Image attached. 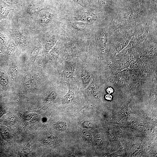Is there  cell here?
Here are the masks:
<instances>
[{"instance_id":"cell-13","label":"cell","mask_w":157,"mask_h":157,"mask_svg":"<svg viewBox=\"0 0 157 157\" xmlns=\"http://www.w3.org/2000/svg\"><path fill=\"white\" fill-rule=\"evenodd\" d=\"M93 92L94 93V95L95 97H97V95H98L99 97L100 94L99 90L97 88H94L93 90Z\"/></svg>"},{"instance_id":"cell-8","label":"cell","mask_w":157,"mask_h":157,"mask_svg":"<svg viewBox=\"0 0 157 157\" xmlns=\"http://www.w3.org/2000/svg\"><path fill=\"white\" fill-rule=\"evenodd\" d=\"M106 38L104 35H102L99 38V43L100 46L103 47L105 46L106 42Z\"/></svg>"},{"instance_id":"cell-9","label":"cell","mask_w":157,"mask_h":157,"mask_svg":"<svg viewBox=\"0 0 157 157\" xmlns=\"http://www.w3.org/2000/svg\"><path fill=\"white\" fill-rule=\"evenodd\" d=\"M57 127L59 130L62 131H65L67 128L66 124L64 122H61L58 123L57 125Z\"/></svg>"},{"instance_id":"cell-6","label":"cell","mask_w":157,"mask_h":157,"mask_svg":"<svg viewBox=\"0 0 157 157\" xmlns=\"http://www.w3.org/2000/svg\"><path fill=\"white\" fill-rule=\"evenodd\" d=\"M128 43L127 40H123L121 42L117 45L116 47V50L117 51L119 52L124 47H126Z\"/></svg>"},{"instance_id":"cell-5","label":"cell","mask_w":157,"mask_h":157,"mask_svg":"<svg viewBox=\"0 0 157 157\" xmlns=\"http://www.w3.org/2000/svg\"><path fill=\"white\" fill-rule=\"evenodd\" d=\"M55 43L54 39L52 38L48 40L46 45L45 48L47 50L50 49L53 46Z\"/></svg>"},{"instance_id":"cell-3","label":"cell","mask_w":157,"mask_h":157,"mask_svg":"<svg viewBox=\"0 0 157 157\" xmlns=\"http://www.w3.org/2000/svg\"><path fill=\"white\" fill-rule=\"evenodd\" d=\"M74 95V92L73 90L69 89L68 92L63 98L64 102L66 104L71 103L73 99Z\"/></svg>"},{"instance_id":"cell-17","label":"cell","mask_w":157,"mask_h":157,"mask_svg":"<svg viewBox=\"0 0 157 157\" xmlns=\"http://www.w3.org/2000/svg\"><path fill=\"white\" fill-rule=\"evenodd\" d=\"M105 98L107 100L111 101L112 100V96L109 94H106L105 96Z\"/></svg>"},{"instance_id":"cell-15","label":"cell","mask_w":157,"mask_h":157,"mask_svg":"<svg viewBox=\"0 0 157 157\" xmlns=\"http://www.w3.org/2000/svg\"><path fill=\"white\" fill-rule=\"evenodd\" d=\"M107 92L109 94L113 92V90L111 87H108L106 89Z\"/></svg>"},{"instance_id":"cell-7","label":"cell","mask_w":157,"mask_h":157,"mask_svg":"<svg viewBox=\"0 0 157 157\" xmlns=\"http://www.w3.org/2000/svg\"><path fill=\"white\" fill-rule=\"evenodd\" d=\"M39 51V47H36L33 50L31 55V60L33 62L35 60L37 56Z\"/></svg>"},{"instance_id":"cell-16","label":"cell","mask_w":157,"mask_h":157,"mask_svg":"<svg viewBox=\"0 0 157 157\" xmlns=\"http://www.w3.org/2000/svg\"><path fill=\"white\" fill-rule=\"evenodd\" d=\"M83 126L85 128H90V124L88 122H85L83 124Z\"/></svg>"},{"instance_id":"cell-2","label":"cell","mask_w":157,"mask_h":157,"mask_svg":"<svg viewBox=\"0 0 157 157\" xmlns=\"http://www.w3.org/2000/svg\"><path fill=\"white\" fill-rule=\"evenodd\" d=\"M81 78L84 84L89 83L91 79V76L89 72L85 68L81 70Z\"/></svg>"},{"instance_id":"cell-18","label":"cell","mask_w":157,"mask_h":157,"mask_svg":"<svg viewBox=\"0 0 157 157\" xmlns=\"http://www.w3.org/2000/svg\"><path fill=\"white\" fill-rule=\"evenodd\" d=\"M11 2L14 5L17 4L19 2V0H10Z\"/></svg>"},{"instance_id":"cell-12","label":"cell","mask_w":157,"mask_h":157,"mask_svg":"<svg viewBox=\"0 0 157 157\" xmlns=\"http://www.w3.org/2000/svg\"><path fill=\"white\" fill-rule=\"evenodd\" d=\"M82 135L83 138L86 140H89L90 138V135L88 132L86 131H83L82 133Z\"/></svg>"},{"instance_id":"cell-11","label":"cell","mask_w":157,"mask_h":157,"mask_svg":"<svg viewBox=\"0 0 157 157\" xmlns=\"http://www.w3.org/2000/svg\"><path fill=\"white\" fill-rule=\"evenodd\" d=\"M57 95V94L56 92H52L48 97L47 100L49 101H53L55 99Z\"/></svg>"},{"instance_id":"cell-1","label":"cell","mask_w":157,"mask_h":157,"mask_svg":"<svg viewBox=\"0 0 157 157\" xmlns=\"http://www.w3.org/2000/svg\"><path fill=\"white\" fill-rule=\"evenodd\" d=\"M74 70V65L72 63L67 65L64 74V79L68 81L72 78Z\"/></svg>"},{"instance_id":"cell-14","label":"cell","mask_w":157,"mask_h":157,"mask_svg":"<svg viewBox=\"0 0 157 157\" xmlns=\"http://www.w3.org/2000/svg\"><path fill=\"white\" fill-rule=\"evenodd\" d=\"M46 15L45 16L43 17V18L42 19V22H45L48 20V19H49V18H50L51 16L49 14Z\"/></svg>"},{"instance_id":"cell-10","label":"cell","mask_w":157,"mask_h":157,"mask_svg":"<svg viewBox=\"0 0 157 157\" xmlns=\"http://www.w3.org/2000/svg\"><path fill=\"white\" fill-rule=\"evenodd\" d=\"M54 141V140L53 139L47 138L43 140V143L45 145H49L53 144Z\"/></svg>"},{"instance_id":"cell-4","label":"cell","mask_w":157,"mask_h":157,"mask_svg":"<svg viewBox=\"0 0 157 157\" xmlns=\"http://www.w3.org/2000/svg\"><path fill=\"white\" fill-rule=\"evenodd\" d=\"M8 82V79L6 74L3 72L0 73V84L5 86L7 85Z\"/></svg>"}]
</instances>
